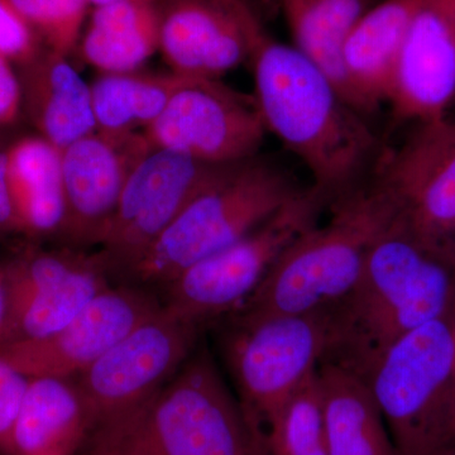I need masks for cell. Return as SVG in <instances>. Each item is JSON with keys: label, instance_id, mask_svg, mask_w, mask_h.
I'll use <instances>...</instances> for the list:
<instances>
[{"label": "cell", "instance_id": "cell-1", "mask_svg": "<svg viewBox=\"0 0 455 455\" xmlns=\"http://www.w3.org/2000/svg\"><path fill=\"white\" fill-rule=\"evenodd\" d=\"M257 107L266 131L309 171L328 199L352 193L382 151L372 128L328 74L295 46L275 40L244 12Z\"/></svg>", "mask_w": 455, "mask_h": 455}, {"label": "cell", "instance_id": "cell-2", "mask_svg": "<svg viewBox=\"0 0 455 455\" xmlns=\"http://www.w3.org/2000/svg\"><path fill=\"white\" fill-rule=\"evenodd\" d=\"M455 313V245L431 241L403 214L373 242L357 283L326 311L322 363L367 382L401 338Z\"/></svg>", "mask_w": 455, "mask_h": 455}, {"label": "cell", "instance_id": "cell-3", "mask_svg": "<svg viewBox=\"0 0 455 455\" xmlns=\"http://www.w3.org/2000/svg\"><path fill=\"white\" fill-rule=\"evenodd\" d=\"M79 455H268L265 433L205 347L151 396L90 430Z\"/></svg>", "mask_w": 455, "mask_h": 455}, {"label": "cell", "instance_id": "cell-4", "mask_svg": "<svg viewBox=\"0 0 455 455\" xmlns=\"http://www.w3.org/2000/svg\"><path fill=\"white\" fill-rule=\"evenodd\" d=\"M328 212L329 220L299 235L235 313H326L357 283L373 242L401 212L390 191L372 176L331 203Z\"/></svg>", "mask_w": 455, "mask_h": 455}, {"label": "cell", "instance_id": "cell-5", "mask_svg": "<svg viewBox=\"0 0 455 455\" xmlns=\"http://www.w3.org/2000/svg\"><path fill=\"white\" fill-rule=\"evenodd\" d=\"M291 173L256 156L226 164L131 272L132 283L164 286L180 272L250 235L302 190Z\"/></svg>", "mask_w": 455, "mask_h": 455}, {"label": "cell", "instance_id": "cell-6", "mask_svg": "<svg viewBox=\"0 0 455 455\" xmlns=\"http://www.w3.org/2000/svg\"><path fill=\"white\" fill-rule=\"evenodd\" d=\"M397 455L455 448V315L401 338L367 379Z\"/></svg>", "mask_w": 455, "mask_h": 455}, {"label": "cell", "instance_id": "cell-7", "mask_svg": "<svg viewBox=\"0 0 455 455\" xmlns=\"http://www.w3.org/2000/svg\"><path fill=\"white\" fill-rule=\"evenodd\" d=\"M328 206V199L315 187H304L250 235L164 284V307L202 328L235 313L259 289L286 248L319 223Z\"/></svg>", "mask_w": 455, "mask_h": 455}, {"label": "cell", "instance_id": "cell-8", "mask_svg": "<svg viewBox=\"0 0 455 455\" xmlns=\"http://www.w3.org/2000/svg\"><path fill=\"white\" fill-rule=\"evenodd\" d=\"M220 322L226 324L221 344L239 396L263 429L322 363L328 343L325 313H233Z\"/></svg>", "mask_w": 455, "mask_h": 455}, {"label": "cell", "instance_id": "cell-9", "mask_svg": "<svg viewBox=\"0 0 455 455\" xmlns=\"http://www.w3.org/2000/svg\"><path fill=\"white\" fill-rule=\"evenodd\" d=\"M226 164L151 148L132 171L99 243L108 274L127 278L164 230Z\"/></svg>", "mask_w": 455, "mask_h": 455}, {"label": "cell", "instance_id": "cell-10", "mask_svg": "<svg viewBox=\"0 0 455 455\" xmlns=\"http://www.w3.org/2000/svg\"><path fill=\"white\" fill-rule=\"evenodd\" d=\"M266 133L254 97L220 79L196 77L175 92L161 116L143 131L152 148L169 149L209 164L256 157Z\"/></svg>", "mask_w": 455, "mask_h": 455}, {"label": "cell", "instance_id": "cell-11", "mask_svg": "<svg viewBox=\"0 0 455 455\" xmlns=\"http://www.w3.org/2000/svg\"><path fill=\"white\" fill-rule=\"evenodd\" d=\"M202 326L164 307L77 376L92 427L151 396L193 355Z\"/></svg>", "mask_w": 455, "mask_h": 455}, {"label": "cell", "instance_id": "cell-12", "mask_svg": "<svg viewBox=\"0 0 455 455\" xmlns=\"http://www.w3.org/2000/svg\"><path fill=\"white\" fill-rule=\"evenodd\" d=\"M130 283L110 284L49 337L4 344L0 357L27 379L79 376L163 307V301L145 287Z\"/></svg>", "mask_w": 455, "mask_h": 455}, {"label": "cell", "instance_id": "cell-13", "mask_svg": "<svg viewBox=\"0 0 455 455\" xmlns=\"http://www.w3.org/2000/svg\"><path fill=\"white\" fill-rule=\"evenodd\" d=\"M421 235L455 245V119L415 125L405 142L382 151L372 173Z\"/></svg>", "mask_w": 455, "mask_h": 455}, {"label": "cell", "instance_id": "cell-14", "mask_svg": "<svg viewBox=\"0 0 455 455\" xmlns=\"http://www.w3.org/2000/svg\"><path fill=\"white\" fill-rule=\"evenodd\" d=\"M152 147L145 134L94 132L62 149L68 248L99 245L134 167Z\"/></svg>", "mask_w": 455, "mask_h": 455}, {"label": "cell", "instance_id": "cell-15", "mask_svg": "<svg viewBox=\"0 0 455 455\" xmlns=\"http://www.w3.org/2000/svg\"><path fill=\"white\" fill-rule=\"evenodd\" d=\"M454 100L455 0H420L392 80V121H438L449 116Z\"/></svg>", "mask_w": 455, "mask_h": 455}, {"label": "cell", "instance_id": "cell-16", "mask_svg": "<svg viewBox=\"0 0 455 455\" xmlns=\"http://www.w3.org/2000/svg\"><path fill=\"white\" fill-rule=\"evenodd\" d=\"M244 0H170L160 7V46L172 73L220 79L250 59Z\"/></svg>", "mask_w": 455, "mask_h": 455}, {"label": "cell", "instance_id": "cell-17", "mask_svg": "<svg viewBox=\"0 0 455 455\" xmlns=\"http://www.w3.org/2000/svg\"><path fill=\"white\" fill-rule=\"evenodd\" d=\"M419 3H374L344 41L340 61L347 99L363 116L387 103L398 57Z\"/></svg>", "mask_w": 455, "mask_h": 455}, {"label": "cell", "instance_id": "cell-18", "mask_svg": "<svg viewBox=\"0 0 455 455\" xmlns=\"http://www.w3.org/2000/svg\"><path fill=\"white\" fill-rule=\"evenodd\" d=\"M22 112L42 137L59 149L97 132L92 85L68 57L44 47L18 66Z\"/></svg>", "mask_w": 455, "mask_h": 455}, {"label": "cell", "instance_id": "cell-19", "mask_svg": "<svg viewBox=\"0 0 455 455\" xmlns=\"http://www.w3.org/2000/svg\"><path fill=\"white\" fill-rule=\"evenodd\" d=\"M70 379H29L9 455H79L92 420L82 391Z\"/></svg>", "mask_w": 455, "mask_h": 455}, {"label": "cell", "instance_id": "cell-20", "mask_svg": "<svg viewBox=\"0 0 455 455\" xmlns=\"http://www.w3.org/2000/svg\"><path fill=\"white\" fill-rule=\"evenodd\" d=\"M8 188L17 232L60 235L65 220L61 149L40 136L13 140L8 152Z\"/></svg>", "mask_w": 455, "mask_h": 455}, {"label": "cell", "instance_id": "cell-21", "mask_svg": "<svg viewBox=\"0 0 455 455\" xmlns=\"http://www.w3.org/2000/svg\"><path fill=\"white\" fill-rule=\"evenodd\" d=\"M329 455H397L366 381L331 363L317 368Z\"/></svg>", "mask_w": 455, "mask_h": 455}, {"label": "cell", "instance_id": "cell-22", "mask_svg": "<svg viewBox=\"0 0 455 455\" xmlns=\"http://www.w3.org/2000/svg\"><path fill=\"white\" fill-rule=\"evenodd\" d=\"M160 7L154 0H119L92 9L80 38L86 64L101 74L139 71L160 46Z\"/></svg>", "mask_w": 455, "mask_h": 455}, {"label": "cell", "instance_id": "cell-23", "mask_svg": "<svg viewBox=\"0 0 455 455\" xmlns=\"http://www.w3.org/2000/svg\"><path fill=\"white\" fill-rule=\"evenodd\" d=\"M109 276L97 254H92L68 277L8 302L7 325L0 347L56 333L110 286Z\"/></svg>", "mask_w": 455, "mask_h": 455}, {"label": "cell", "instance_id": "cell-24", "mask_svg": "<svg viewBox=\"0 0 455 455\" xmlns=\"http://www.w3.org/2000/svg\"><path fill=\"white\" fill-rule=\"evenodd\" d=\"M188 79L172 71L101 74L92 84L97 132L130 134L146 130Z\"/></svg>", "mask_w": 455, "mask_h": 455}, {"label": "cell", "instance_id": "cell-25", "mask_svg": "<svg viewBox=\"0 0 455 455\" xmlns=\"http://www.w3.org/2000/svg\"><path fill=\"white\" fill-rule=\"evenodd\" d=\"M276 2L289 26L293 46L319 65L347 99L341 71V49L350 29L377 0Z\"/></svg>", "mask_w": 455, "mask_h": 455}, {"label": "cell", "instance_id": "cell-26", "mask_svg": "<svg viewBox=\"0 0 455 455\" xmlns=\"http://www.w3.org/2000/svg\"><path fill=\"white\" fill-rule=\"evenodd\" d=\"M263 427L268 455H329L317 371Z\"/></svg>", "mask_w": 455, "mask_h": 455}, {"label": "cell", "instance_id": "cell-27", "mask_svg": "<svg viewBox=\"0 0 455 455\" xmlns=\"http://www.w3.org/2000/svg\"><path fill=\"white\" fill-rule=\"evenodd\" d=\"M44 47L70 57L79 46L89 0H11Z\"/></svg>", "mask_w": 455, "mask_h": 455}, {"label": "cell", "instance_id": "cell-28", "mask_svg": "<svg viewBox=\"0 0 455 455\" xmlns=\"http://www.w3.org/2000/svg\"><path fill=\"white\" fill-rule=\"evenodd\" d=\"M44 47L37 33L11 0H0V55L18 68L31 61Z\"/></svg>", "mask_w": 455, "mask_h": 455}, {"label": "cell", "instance_id": "cell-29", "mask_svg": "<svg viewBox=\"0 0 455 455\" xmlns=\"http://www.w3.org/2000/svg\"><path fill=\"white\" fill-rule=\"evenodd\" d=\"M29 379L0 357V454L8 455L11 434Z\"/></svg>", "mask_w": 455, "mask_h": 455}, {"label": "cell", "instance_id": "cell-30", "mask_svg": "<svg viewBox=\"0 0 455 455\" xmlns=\"http://www.w3.org/2000/svg\"><path fill=\"white\" fill-rule=\"evenodd\" d=\"M22 112V90L14 65L0 55V132L20 121Z\"/></svg>", "mask_w": 455, "mask_h": 455}, {"label": "cell", "instance_id": "cell-31", "mask_svg": "<svg viewBox=\"0 0 455 455\" xmlns=\"http://www.w3.org/2000/svg\"><path fill=\"white\" fill-rule=\"evenodd\" d=\"M11 140L0 132V233L17 232L8 188V152Z\"/></svg>", "mask_w": 455, "mask_h": 455}, {"label": "cell", "instance_id": "cell-32", "mask_svg": "<svg viewBox=\"0 0 455 455\" xmlns=\"http://www.w3.org/2000/svg\"><path fill=\"white\" fill-rule=\"evenodd\" d=\"M7 291H5L4 277H3V271L2 268H0V344H2L3 338H4L5 325H7Z\"/></svg>", "mask_w": 455, "mask_h": 455}, {"label": "cell", "instance_id": "cell-33", "mask_svg": "<svg viewBox=\"0 0 455 455\" xmlns=\"http://www.w3.org/2000/svg\"><path fill=\"white\" fill-rule=\"evenodd\" d=\"M119 2V0H89L90 5L92 8L99 7V5L110 4V3ZM156 2V0H154Z\"/></svg>", "mask_w": 455, "mask_h": 455}, {"label": "cell", "instance_id": "cell-34", "mask_svg": "<svg viewBox=\"0 0 455 455\" xmlns=\"http://www.w3.org/2000/svg\"><path fill=\"white\" fill-rule=\"evenodd\" d=\"M455 112V100H454V103H453V107H451V112H449V114H451V112ZM455 119V118H454Z\"/></svg>", "mask_w": 455, "mask_h": 455}, {"label": "cell", "instance_id": "cell-35", "mask_svg": "<svg viewBox=\"0 0 455 455\" xmlns=\"http://www.w3.org/2000/svg\"><path fill=\"white\" fill-rule=\"evenodd\" d=\"M448 455H455V448L451 449V453H449Z\"/></svg>", "mask_w": 455, "mask_h": 455}, {"label": "cell", "instance_id": "cell-36", "mask_svg": "<svg viewBox=\"0 0 455 455\" xmlns=\"http://www.w3.org/2000/svg\"><path fill=\"white\" fill-rule=\"evenodd\" d=\"M454 315H455V313H454Z\"/></svg>", "mask_w": 455, "mask_h": 455}, {"label": "cell", "instance_id": "cell-37", "mask_svg": "<svg viewBox=\"0 0 455 455\" xmlns=\"http://www.w3.org/2000/svg\"><path fill=\"white\" fill-rule=\"evenodd\" d=\"M0 455H2V454H0Z\"/></svg>", "mask_w": 455, "mask_h": 455}]
</instances>
